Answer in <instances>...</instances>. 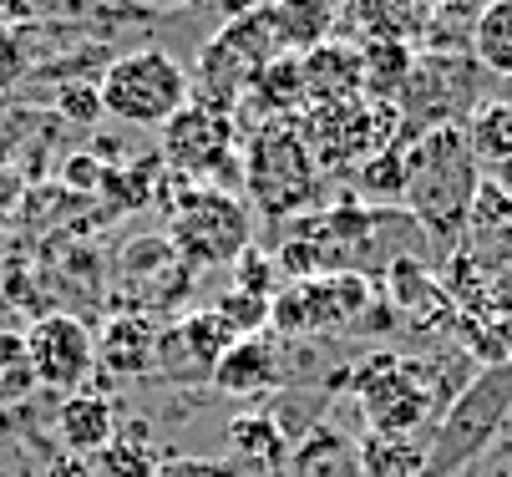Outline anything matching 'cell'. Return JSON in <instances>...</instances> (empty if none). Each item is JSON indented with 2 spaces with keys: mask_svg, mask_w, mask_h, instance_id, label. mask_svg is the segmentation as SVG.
<instances>
[{
  "mask_svg": "<svg viewBox=\"0 0 512 477\" xmlns=\"http://www.w3.org/2000/svg\"><path fill=\"white\" fill-rule=\"evenodd\" d=\"M269 346L264 340H254V335H244V340H234V346L224 351V361L213 366V386L218 391H254V386H264L269 381Z\"/></svg>",
  "mask_w": 512,
  "mask_h": 477,
  "instance_id": "ac0fdd59",
  "label": "cell"
},
{
  "mask_svg": "<svg viewBox=\"0 0 512 477\" xmlns=\"http://www.w3.org/2000/svg\"><path fill=\"white\" fill-rule=\"evenodd\" d=\"M102 112L127 122V127H163L168 117H178L188 107V72L158 46H142L117 56L102 82Z\"/></svg>",
  "mask_w": 512,
  "mask_h": 477,
  "instance_id": "6da1fadb",
  "label": "cell"
},
{
  "mask_svg": "<svg viewBox=\"0 0 512 477\" xmlns=\"http://www.w3.org/2000/svg\"><path fill=\"white\" fill-rule=\"evenodd\" d=\"M482 6H487V0H482Z\"/></svg>",
  "mask_w": 512,
  "mask_h": 477,
  "instance_id": "603a6c76",
  "label": "cell"
},
{
  "mask_svg": "<svg viewBox=\"0 0 512 477\" xmlns=\"http://www.w3.org/2000/svg\"><path fill=\"white\" fill-rule=\"evenodd\" d=\"M411 46H386V41H360V77H365V92L371 97H396L406 92V77H411Z\"/></svg>",
  "mask_w": 512,
  "mask_h": 477,
  "instance_id": "e0dca14e",
  "label": "cell"
},
{
  "mask_svg": "<svg viewBox=\"0 0 512 477\" xmlns=\"http://www.w3.org/2000/svg\"><path fill=\"white\" fill-rule=\"evenodd\" d=\"M158 477H234V467L203 462V457H168V462H158Z\"/></svg>",
  "mask_w": 512,
  "mask_h": 477,
  "instance_id": "7402d4cb",
  "label": "cell"
},
{
  "mask_svg": "<svg viewBox=\"0 0 512 477\" xmlns=\"http://www.w3.org/2000/svg\"><path fill=\"white\" fill-rule=\"evenodd\" d=\"M163 158L188 178L218 173L229 158V117L208 102H188L178 117L163 122Z\"/></svg>",
  "mask_w": 512,
  "mask_h": 477,
  "instance_id": "52a82bcc",
  "label": "cell"
},
{
  "mask_svg": "<svg viewBox=\"0 0 512 477\" xmlns=\"http://www.w3.org/2000/svg\"><path fill=\"white\" fill-rule=\"evenodd\" d=\"M477 163L467 153V132L457 138V127H431L426 143L411 163V203L431 229H452L467 219L472 193H477Z\"/></svg>",
  "mask_w": 512,
  "mask_h": 477,
  "instance_id": "3957f363",
  "label": "cell"
},
{
  "mask_svg": "<svg viewBox=\"0 0 512 477\" xmlns=\"http://www.w3.org/2000/svg\"><path fill=\"white\" fill-rule=\"evenodd\" d=\"M507 412H512V361H497V366H487V371L452 401L442 432H436V442H431V452H426L421 477H452V472H462L472 457H482L487 442L502 432Z\"/></svg>",
  "mask_w": 512,
  "mask_h": 477,
  "instance_id": "7a4b0ae2",
  "label": "cell"
},
{
  "mask_svg": "<svg viewBox=\"0 0 512 477\" xmlns=\"http://www.w3.org/2000/svg\"><path fill=\"white\" fill-rule=\"evenodd\" d=\"M92 477H158V447L148 442V427H142V422L122 427L92 457Z\"/></svg>",
  "mask_w": 512,
  "mask_h": 477,
  "instance_id": "4fadbf2b",
  "label": "cell"
},
{
  "mask_svg": "<svg viewBox=\"0 0 512 477\" xmlns=\"http://www.w3.org/2000/svg\"><path fill=\"white\" fill-rule=\"evenodd\" d=\"M300 66H305V92H310V102H325V107L365 102L360 46H345V41H320L310 56H300Z\"/></svg>",
  "mask_w": 512,
  "mask_h": 477,
  "instance_id": "ba28073f",
  "label": "cell"
},
{
  "mask_svg": "<svg viewBox=\"0 0 512 477\" xmlns=\"http://www.w3.org/2000/svg\"><path fill=\"white\" fill-rule=\"evenodd\" d=\"M350 26L365 36V46H411L426 31V6L421 0H350Z\"/></svg>",
  "mask_w": 512,
  "mask_h": 477,
  "instance_id": "8fae6325",
  "label": "cell"
},
{
  "mask_svg": "<svg viewBox=\"0 0 512 477\" xmlns=\"http://www.w3.org/2000/svg\"><path fill=\"white\" fill-rule=\"evenodd\" d=\"M173 244L193 264H229L249 249V214L234 193L193 188L173 209Z\"/></svg>",
  "mask_w": 512,
  "mask_h": 477,
  "instance_id": "5b68a950",
  "label": "cell"
},
{
  "mask_svg": "<svg viewBox=\"0 0 512 477\" xmlns=\"http://www.w3.org/2000/svg\"><path fill=\"white\" fill-rule=\"evenodd\" d=\"M56 432H61V442L71 447V452H102L112 437H117V417H112V406L102 401V396H92V391H77V396H66L61 401V412H56Z\"/></svg>",
  "mask_w": 512,
  "mask_h": 477,
  "instance_id": "7c38bea8",
  "label": "cell"
},
{
  "mask_svg": "<svg viewBox=\"0 0 512 477\" xmlns=\"http://www.w3.org/2000/svg\"><path fill=\"white\" fill-rule=\"evenodd\" d=\"M467 224H472V229H512V193L482 178V183H477V193H472Z\"/></svg>",
  "mask_w": 512,
  "mask_h": 477,
  "instance_id": "ffe728a7",
  "label": "cell"
},
{
  "mask_svg": "<svg viewBox=\"0 0 512 477\" xmlns=\"http://www.w3.org/2000/svg\"><path fill=\"white\" fill-rule=\"evenodd\" d=\"M421 366H391V371H381L376 381H371V422L381 427V432H406V427H416L421 422V412H426V391H421V376H416Z\"/></svg>",
  "mask_w": 512,
  "mask_h": 477,
  "instance_id": "30bf717a",
  "label": "cell"
},
{
  "mask_svg": "<svg viewBox=\"0 0 512 477\" xmlns=\"http://www.w3.org/2000/svg\"><path fill=\"white\" fill-rule=\"evenodd\" d=\"M31 391H36V371H31L26 335L0 330V406H21Z\"/></svg>",
  "mask_w": 512,
  "mask_h": 477,
  "instance_id": "d6986e66",
  "label": "cell"
},
{
  "mask_svg": "<svg viewBox=\"0 0 512 477\" xmlns=\"http://www.w3.org/2000/svg\"><path fill=\"white\" fill-rule=\"evenodd\" d=\"M26 351H31V371L36 386L61 391V396H77L82 381L92 376L97 361V340L77 315H41L26 330Z\"/></svg>",
  "mask_w": 512,
  "mask_h": 477,
  "instance_id": "8992f818",
  "label": "cell"
},
{
  "mask_svg": "<svg viewBox=\"0 0 512 477\" xmlns=\"http://www.w3.org/2000/svg\"><path fill=\"white\" fill-rule=\"evenodd\" d=\"M467 153L477 173L497 188L512 193V107L507 102H482L467 122Z\"/></svg>",
  "mask_w": 512,
  "mask_h": 477,
  "instance_id": "9c48e42d",
  "label": "cell"
},
{
  "mask_svg": "<svg viewBox=\"0 0 512 477\" xmlns=\"http://www.w3.org/2000/svg\"><path fill=\"white\" fill-rule=\"evenodd\" d=\"M472 56L497 77H512V0H487L472 21Z\"/></svg>",
  "mask_w": 512,
  "mask_h": 477,
  "instance_id": "5bb4252c",
  "label": "cell"
},
{
  "mask_svg": "<svg viewBox=\"0 0 512 477\" xmlns=\"http://www.w3.org/2000/svg\"><path fill=\"white\" fill-rule=\"evenodd\" d=\"M315 153L305 143V132H295L289 122H269L264 132H254L249 143V168H244V183H249V198L269 214H289L310 203L315 193Z\"/></svg>",
  "mask_w": 512,
  "mask_h": 477,
  "instance_id": "277c9868",
  "label": "cell"
},
{
  "mask_svg": "<svg viewBox=\"0 0 512 477\" xmlns=\"http://www.w3.org/2000/svg\"><path fill=\"white\" fill-rule=\"evenodd\" d=\"M97 356H102L107 366H117V371H148L153 356H158V330H153L148 320L127 315V320H117V325L107 330V340L97 346Z\"/></svg>",
  "mask_w": 512,
  "mask_h": 477,
  "instance_id": "2e32d148",
  "label": "cell"
},
{
  "mask_svg": "<svg viewBox=\"0 0 512 477\" xmlns=\"http://www.w3.org/2000/svg\"><path fill=\"white\" fill-rule=\"evenodd\" d=\"M26 72H31V46H26V31L0 21V92H11Z\"/></svg>",
  "mask_w": 512,
  "mask_h": 477,
  "instance_id": "44dd1931",
  "label": "cell"
},
{
  "mask_svg": "<svg viewBox=\"0 0 512 477\" xmlns=\"http://www.w3.org/2000/svg\"><path fill=\"white\" fill-rule=\"evenodd\" d=\"M254 102L269 112V122H284V112H295L300 102H310L300 56H274L264 72L254 77Z\"/></svg>",
  "mask_w": 512,
  "mask_h": 477,
  "instance_id": "9a60e30c",
  "label": "cell"
}]
</instances>
